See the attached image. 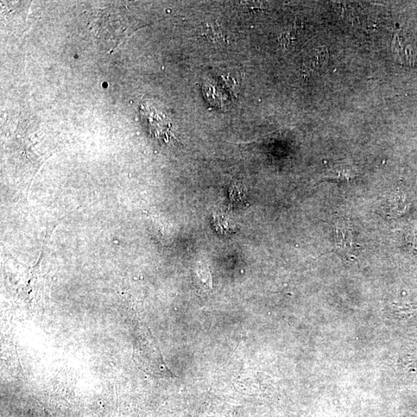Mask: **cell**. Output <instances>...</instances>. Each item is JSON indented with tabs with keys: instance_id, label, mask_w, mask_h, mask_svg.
<instances>
[{
	"instance_id": "5b68a950",
	"label": "cell",
	"mask_w": 417,
	"mask_h": 417,
	"mask_svg": "<svg viewBox=\"0 0 417 417\" xmlns=\"http://www.w3.org/2000/svg\"><path fill=\"white\" fill-rule=\"evenodd\" d=\"M353 176V173L351 169H347L346 167L344 169L338 168L333 169L330 172H328L326 174V178H332V179H338V180H349L351 179Z\"/></svg>"
},
{
	"instance_id": "6da1fadb",
	"label": "cell",
	"mask_w": 417,
	"mask_h": 417,
	"mask_svg": "<svg viewBox=\"0 0 417 417\" xmlns=\"http://www.w3.org/2000/svg\"><path fill=\"white\" fill-rule=\"evenodd\" d=\"M392 52L394 58L404 66H414L416 61V50L406 36L396 34L392 43Z\"/></svg>"
},
{
	"instance_id": "277c9868",
	"label": "cell",
	"mask_w": 417,
	"mask_h": 417,
	"mask_svg": "<svg viewBox=\"0 0 417 417\" xmlns=\"http://www.w3.org/2000/svg\"><path fill=\"white\" fill-rule=\"evenodd\" d=\"M200 34L208 41L219 42L223 40V34L217 22H208L200 28Z\"/></svg>"
},
{
	"instance_id": "7a4b0ae2",
	"label": "cell",
	"mask_w": 417,
	"mask_h": 417,
	"mask_svg": "<svg viewBox=\"0 0 417 417\" xmlns=\"http://www.w3.org/2000/svg\"><path fill=\"white\" fill-rule=\"evenodd\" d=\"M334 232H336L338 250L345 256L352 257L353 253L356 252L357 246L353 243L352 231L346 221L343 220L337 221L334 226Z\"/></svg>"
},
{
	"instance_id": "3957f363",
	"label": "cell",
	"mask_w": 417,
	"mask_h": 417,
	"mask_svg": "<svg viewBox=\"0 0 417 417\" xmlns=\"http://www.w3.org/2000/svg\"><path fill=\"white\" fill-rule=\"evenodd\" d=\"M328 61V50L325 47L312 50L306 60V65L311 71L323 68Z\"/></svg>"
}]
</instances>
